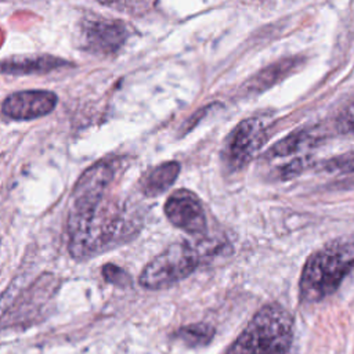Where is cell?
Returning <instances> with one entry per match:
<instances>
[{
    "label": "cell",
    "instance_id": "1",
    "mask_svg": "<svg viewBox=\"0 0 354 354\" xmlns=\"http://www.w3.org/2000/svg\"><path fill=\"white\" fill-rule=\"evenodd\" d=\"M113 173L111 163H95L80 176L73 188L66 228L69 252L76 260L95 256L133 235V218L104 203Z\"/></svg>",
    "mask_w": 354,
    "mask_h": 354
},
{
    "label": "cell",
    "instance_id": "2",
    "mask_svg": "<svg viewBox=\"0 0 354 354\" xmlns=\"http://www.w3.org/2000/svg\"><path fill=\"white\" fill-rule=\"evenodd\" d=\"M223 246L224 243L210 239L176 242L142 268L138 282L145 289L169 288L189 277L203 263L221 254Z\"/></svg>",
    "mask_w": 354,
    "mask_h": 354
},
{
    "label": "cell",
    "instance_id": "3",
    "mask_svg": "<svg viewBox=\"0 0 354 354\" xmlns=\"http://www.w3.org/2000/svg\"><path fill=\"white\" fill-rule=\"evenodd\" d=\"M354 267V242L335 241L314 252L306 261L300 282V299L319 301L332 295Z\"/></svg>",
    "mask_w": 354,
    "mask_h": 354
},
{
    "label": "cell",
    "instance_id": "4",
    "mask_svg": "<svg viewBox=\"0 0 354 354\" xmlns=\"http://www.w3.org/2000/svg\"><path fill=\"white\" fill-rule=\"evenodd\" d=\"M293 318L278 303L263 306L248 322L225 354H288Z\"/></svg>",
    "mask_w": 354,
    "mask_h": 354
},
{
    "label": "cell",
    "instance_id": "5",
    "mask_svg": "<svg viewBox=\"0 0 354 354\" xmlns=\"http://www.w3.org/2000/svg\"><path fill=\"white\" fill-rule=\"evenodd\" d=\"M270 122L264 116H252L239 122L230 133L221 152L223 162L230 171L243 169L266 144Z\"/></svg>",
    "mask_w": 354,
    "mask_h": 354
},
{
    "label": "cell",
    "instance_id": "6",
    "mask_svg": "<svg viewBox=\"0 0 354 354\" xmlns=\"http://www.w3.org/2000/svg\"><path fill=\"white\" fill-rule=\"evenodd\" d=\"M129 30L118 19H86L80 26V47L91 54H115L126 41Z\"/></svg>",
    "mask_w": 354,
    "mask_h": 354
},
{
    "label": "cell",
    "instance_id": "7",
    "mask_svg": "<svg viewBox=\"0 0 354 354\" xmlns=\"http://www.w3.org/2000/svg\"><path fill=\"white\" fill-rule=\"evenodd\" d=\"M165 214L173 225L191 235L206 232L205 209L199 198L188 189L181 188L170 194L165 203Z\"/></svg>",
    "mask_w": 354,
    "mask_h": 354
},
{
    "label": "cell",
    "instance_id": "8",
    "mask_svg": "<svg viewBox=\"0 0 354 354\" xmlns=\"http://www.w3.org/2000/svg\"><path fill=\"white\" fill-rule=\"evenodd\" d=\"M57 105V95L48 90H22L7 95L3 115L12 120H32L48 115Z\"/></svg>",
    "mask_w": 354,
    "mask_h": 354
},
{
    "label": "cell",
    "instance_id": "9",
    "mask_svg": "<svg viewBox=\"0 0 354 354\" xmlns=\"http://www.w3.org/2000/svg\"><path fill=\"white\" fill-rule=\"evenodd\" d=\"M72 65L66 59L53 55H33V57H12L6 58L1 62V72L10 75H30L46 73L54 69Z\"/></svg>",
    "mask_w": 354,
    "mask_h": 354
},
{
    "label": "cell",
    "instance_id": "10",
    "mask_svg": "<svg viewBox=\"0 0 354 354\" xmlns=\"http://www.w3.org/2000/svg\"><path fill=\"white\" fill-rule=\"evenodd\" d=\"M297 65L296 58H285L278 62H274L264 69L259 71L254 76H252L245 84H243V91L250 93V94H257L268 87L274 86L278 80H281L283 76L289 75L292 69Z\"/></svg>",
    "mask_w": 354,
    "mask_h": 354
},
{
    "label": "cell",
    "instance_id": "11",
    "mask_svg": "<svg viewBox=\"0 0 354 354\" xmlns=\"http://www.w3.org/2000/svg\"><path fill=\"white\" fill-rule=\"evenodd\" d=\"M180 173V163L169 160L151 169L142 178V192L145 196H158L169 189Z\"/></svg>",
    "mask_w": 354,
    "mask_h": 354
},
{
    "label": "cell",
    "instance_id": "12",
    "mask_svg": "<svg viewBox=\"0 0 354 354\" xmlns=\"http://www.w3.org/2000/svg\"><path fill=\"white\" fill-rule=\"evenodd\" d=\"M317 142V134L313 130H297L290 133L289 136L279 140L277 144H274L267 152V159H277V158H285L295 153H299L311 145Z\"/></svg>",
    "mask_w": 354,
    "mask_h": 354
},
{
    "label": "cell",
    "instance_id": "13",
    "mask_svg": "<svg viewBox=\"0 0 354 354\" xmlns=\"http://www.w3.org/2000/svg\"><path fill=\"white\" fill-rule=\"evenodd\" d=\"M214 333L216 330L212 325L198 322L178 328L173 336L188 347H202L213 340Z\"/></svg>",
    "mask_w": 354,
    "mask_h": 354
},
{
    "label": "cell",
    "instance_id": "14",
    "mask_svg": "<svg viewBox=\"0 0 354 354\" xmlns=\"http://www.w3.org/2000/svg\"><path fill=\"white\" fill-rule=\"evenodd\" d=\"M102 275L105 278V281H108L109 283H113L116 286H130L131 285V278L130 275L120 267H118L116 264H105L102 267Z\"/></svg>",
    "mask_w": 354,
    "mask_h": 354
},
{
    "label": "cell",
    "instance_id": "15",
    "mask_svg": "<svg viewBox=\"0 0 354 354\" xmlns=\"http://www.w3.org/2000/svg\"><path fill=\"white\" fill-rule=\"evenodd\" d=\"M322 169L326 171H353L354 170V155L344 153L330 158L322 163Z\"/></svg>",
    "mask_w": 354,
    "mask_h": 354
},
{
    "label": "cell",
    "instance_id": "16",
    "mask_svg": "<svg viewBox=\"0 0 354 354\" xmlns=\"http://www.w3.org/2000/svg\"><path fill=\"white\" fill-rule=\"evenodd\" d=\"M308 165H310V158L308 156L293 158L290 162H288V163H285L279 167V177L283 178V180L292 178V177L300 174Z\"/></svg>",
    "mask_w": 354,
    "mask_h": 354
},
{
    "label": "cell",
    "instance_id": "17",
    "mask_svg": "<svg viewBox=\"0 0 354 354\" xmlns=\"http://www.w3.org/2000/svg\"><path fill=\"white\" fill-rule=\"evenodd\" d=\"M336 129L340 133H354V101L344 106L337 115Z\"/></svg>",
    "mask_w": 354,
    "mask_h": 354
}]
</instances>
